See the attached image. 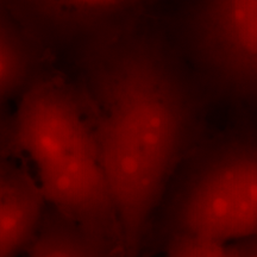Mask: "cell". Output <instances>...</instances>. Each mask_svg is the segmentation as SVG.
<instances>
[{
    "label": "cell",
    "instance_id": "obj_1",
    "mask_svg": "<svg viewBox=\"0 0 257 257\" xmlns=\"http://www.w3.org/2000/svg\"><path fill=\"white\" fill-rule=\"evenodd\" d=\"M91 76L121 257H141L153 212L192 137L195 104L165 49L142 35L126 34L102 48Z\"/></svg>",
    "mask_w": 257,
    "mask_h": 257
},
{
    "label": "cell",
    "instance_id": "obj_2",
    "mask_svg": "<svg viewBox=\"0 0 257 257\" xmlns=\"http://www.w3.org/2000/svg\"><path fill=\"white\" fill-rule=\"evenodd\" d=\"M15 138L29 157L47 205L75 224L100 257H121L117 216L94 125L73 93L44 82L22 96Z\"/></svg>",
    "mask_w": 257,
    "mask_h": 257
},
{
    "label": "cell",
    "instance_id": "obj_3",
    "mask_svg": "<svg viewBox=\"0 0 257 257\" xmlns=\"http://www.w3.org/2000/svg\"><path fill=\"white\" fill-rule=\"evenodd\" d=\"M174 233L224 244L257 238V136L225 141L202 159L175 199Z\"/></svg>",
    "mask_w": 257,
    "mask_h": 257
},
{
    "label": "cell",
    "instance_id": "obj_4",
    "mask_svg": "<svg viewBox=\"0 0 257 257\" xmlns=\"http://www.w3.org/2000/svg\"><path fill=\"white\" fill-rule=\"evenodd\" d=\"M191 44L225 92L257 104V0H195Z\"/></svg>",
    "mask_w": 257,
    "mask_h": 257
},
{
    "label": "cell",
    "instance_id": "obj_5",
    "mask_svg": "<svg viewBox=\"0 0 257 257\" xmlns=\"http://www.w3.org/2000/svg\"><path fill=\"white\" fill-rule=\"evenodd\" d=\"M46 205L35 176L0 155V257H17L29 248Z\"/></svg>",
    "mask_w": 257,
    "mask_h": 257
},
{
    "label": "cell",
    "instance_id": "obj_6",
    "mask_svg": "<svg viewBox=\"0 0 257 257\" xmlns=\"http://www.w3.org/2000/svg\"><path fill=\"white\" fill-rule=\"evenodd\" d=\"M28 249L29 257H99L88 237L59 213L44 217Z\"/></svg>",
    "mask_w": 257,
    "mask_h": 257
},
{
    "label": "cell",
    "instance_id": "obj_7",
    "mask_svg": "<svg viewBox=\"0 0 257 257\" xmlns=\"http://www.w3.org/2000/svg\"><path fill=\"white\" fill-rule=\"evenodd\" d=\"M27 73L28 61L23 51L0 31V101L23 86Z\"/></svg>",
    "mask_w": 257,
    "mask_h": 257
},
{
    "label": "cell",
    "instance_id": "obj_8",
    "mask_svg": "<svg viewBox=\"0 0 257 257\" xmlns=\"http://www.w3.org/2000/svg\"><path fill=\"white\" fill-rule=\"evenodd\" d=\"M165 257H237L233 244L186 233H174Z\"/></svg>",
    "mask_w": 257,
    "mask_h": 257
},
{
    "label": "cell",
    "instance_id": "obj_9",
    "mask_svg": "<svg viewBox=\"0 0 257 257\" xmlns=\"http://www.w3.org/2000/svg\"><path fill=\"white\" fill-rule=\"evenodd\" d=\"M64 8L81 14L115 15L137 9L144 0H56Z\"/></svg>",
    "mask_w": 257,
    "mask_h": 257
},
{
    "label": "cell",
    "instance_id": "obj_10",
    "mask_svg": "<svg viewBox=\"0 0 257 257\" xmlns=\"http://www.w3.org/2000/svg\"><path fill=\"white\" fill-rule=\"evenodd\" d=\"M237 257H257V238L233 243Z\"/></svg>",
    "mask_w": 257,
    "mask_h": 257
}]
</instances>
